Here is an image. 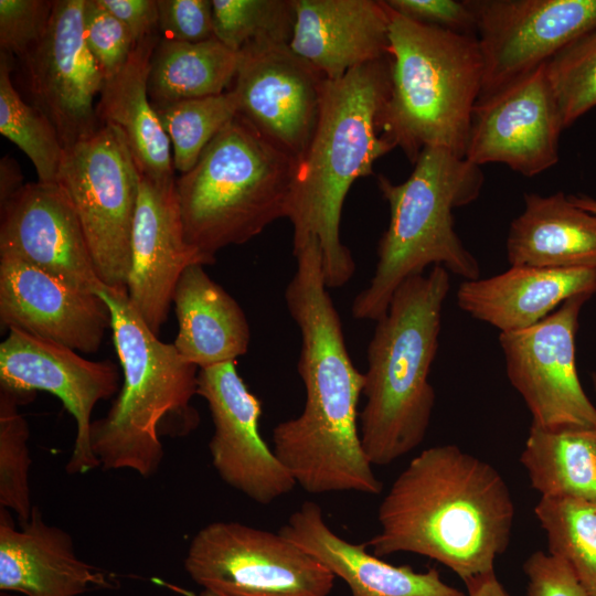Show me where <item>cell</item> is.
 <instances>
[{
	"instance_id": "obj_1",
	"label": "cell",
	"mask_w": 596,
	"mask_h": 596,
	"mask_svg": "<svg viewBox=\"0 0 596 596\" xmlns=\"http://www.w3.org/2000/svg\"><path fill=\"white\" fill-rule=\"evenodd\" d=\"M292 253L296 270L285 301L301 334L297 370L306 401L297 417L275 426L273 450L296 485L309 493L379 494L383 483L363 450L358 428L364 375L349 355L324 281L320 244L310 237Z\"/></svg>"
},
{
	"instance_id": "obj_2",
	"label": "cell",
	"mask_w": 596,
	"mask_h": 596,
	"mask_svg": "<svg viewBox=\"0 0 596 596\" xmlns=\"http://www.w3.org/2000/svg\"><path fill=\"white\" fill-rule=\"evenodd\" d=\"M366 543L377 557L408 552L462 582L494 571L509 545L514 503L500 472L456 445L424 449L393 481Z\"/></svg>"
},
{
	"instance_id": "obj_3",
	"label": "cell",
	"mask_w": 596,
	"mask_h": 596,
	"mask_svg": "<svg viewBox=\"0 0 596 596\" xmlns=\"http://www.w3.org/2000/svg\"><path fill=\"white\" fill-rule=\"evenodd\" d=\"M391 91V60L360 65L339 79H326L312 138L295 161L286 217L294 228L292 249L318 240L328 288L353 276L351 252L340 240V221L353 182L370 175L373 163L393 149L380 119Z\"/></svg>"
},
{
	"instance_id": "obj_4",
	"label": "cell",
	"mask_w": 596,
	"mask_h": 596,
	"mask_svg": "<svg viewBox=\"0 0 596 596\" xmlns=\"http://www.w3.org/2000/svg\"><path fill=\"white\" fill-rule=\"evenodd\" d=\"M449 289V272L433 266L427 275L405 279L376 320L363 373L366 401L359 415L362 447L372 465H389L425 438L435 405L428 376Z\"/></svg>"
},
{
	"instance_id": "obj_5",
	"label": "cell",
	"mask_w": 596,
	"mask_h": 596,
	"mask_svg": "<svg viewBox=\"0 0 596 596\" xmlns=\"http://www.w3.org/2000/svg\"><path fill=\"white\" fill-rule=\"evenodd\" d=\"M96 294L110 311L124 382L107 414L92 422L91 448L104 470L129 469L149 478L164 456L160 437L185 436L200 423L191 404L199 368L187 362L173 343L159 340L126 290L103 285Z\"/></svg>"
},
{
	"instance_id": "obj_6",
	"label": "cell",
	"mask_w": 596,
	"mask_h": 596,
	"mask_svg": "<svg viewBox=\"0 0 596 596\" xmlns=\"http://www.w3.org/2000/svg\"><path fill=\"white\" fill-rule=\"evenodd\" d=\"M483 181L479 166L441 147L424 148L402 183L379 175L390 222L377 245L374 275L353 300L355 319H380L397 287L429 265L464 280L480 278L477 258L455 231L453 210L473 202Z\"/></svg>"
},
{
	"instance_id": "obj_7",
	"label": "cell",
	"mask_w": 596,
	"mask_h": 596,
	"mask_svg": "<svg viewBox=\"0 0 596 596\" xmlns=\"http://www.w3.org/2000/svg\"><path fill=\"white\" fill-rule=\"evenodd\" d=\"M387 9L391 91L380 119L382 137L413 164L426 147L465 158L483 77L477 38Z\"/></svg>"
},
{
	"instance_id": "obj_8",
	"label": "cell",
	"mask_w": 596,
	"mask_h": 596,
	"mask_svg": "<svg viewBox=\"0 0 596 596\" xmlns=\"http://www.w3.org/2000/svg\"><path fill=\"white\" fill-rule=\"evenodd\" d=\"M295 161L237 114L175 180L188 244L211 265L286 217Z\"/></svg>"
},
{
	"instance_id": "obj_9",
	"label": "cell",
	"mask_w": 596,
	"mask_h": 596,
	"mask_svg": "<svg viewBox=\"0 0 596 596\" xmlns=\"http://www.w3.org/2000/svg\"><path fill=\"white\" fill-rule=\"evenodd\" d=\"M56 183L78 216L100 281L126 290L139 170L123 130L104 124L65 148Z\"/></svg>"
},
{
	"instance_id": "obj_10",
	"label": "cell",
	"mask_w": 596,
	"mask_h": 596,
	"mask_svg": "<svg viewBox=\"0 0 596 596\" xmlns=\"http://www.w3.org/2000/svg\"><path fill=\"white\" fill-rule=\"evenodd\" d=\"M184 568L222 596H328L336 576L278 532L215 521L191 540Z\"/></svg>"
},
{
	"instance_id": "obj_11",
	"label": "cell",
	"mask_w": 596,
	"mask_h": 596,
	"mask_svg": "<svg viewBox=\"0 0 596 596\" xmlns=\"http://www.w3.org/2000/svg\"><path fill=\"white\" fill-rule=\"evenodd\" d=\"M589 296H574L522 331L499 334L508 379L524 400L532 424L544 429L596 428V407L579 382L575 337Z\"/></svg>"
},
{
	"instance_id": "obj_12",
	"label": "cell",
	"mask_w": 596,
	"mask_h": 596,
	"mask_svg": "<svg viewBox=\"0 0 596 596\" xmlns=\"http://www.w3.org/2000/svg\"><path fill=\"white\" fill-rule=\"evenodd\" d=\"M476 25L483 77L493 95L547 63L596 25V0H466Z\"/></svg>"
},
{
	"instance_id": "obj_13",
	"label": "cell",
	"mask_w": 596,
	"mask_h": 596,
	"mask_svg": "<svg viewBox=\"0 0 596 596\" xmlns=\"http://www.w3.org/2000/svg\"><path fill=\"white\" fill-rule=\"evenodd\" d=\"M119 386V372L111 361L84 359L63 344L11 329L0 344V387L25 403L36 391L53 394L76 423L68 475L100 467L91 448L92 413L99 401L110 398Z\"/></svg>"
},
{
	"instance_id": "obj_14",
	"label": "cell",
	"mask_w": 596,
	"mask_h": 596,
	"mask_svg": "<svg viewBox=\"0 0 596 596\" xmlns=\"http://www.w3.org/2000/svg\"><path fill=\"white\" fill-rule=\"evenodd\" d=\"M324 81L289 44L252 42L238 51L228 91L236 96L238 115L297 160L315 132Z\"/></svg>"
},
{
	"instance_id": "obj_15",
	"label": "cell",
	"mask_w": 596,
	"mask_h": 596,
	"mask_svg": "<svg viewBox=\"0 0 596 596\" xmlns=\"http://www.w3.org/2000/svg\"><path fill=\"white\" fill-rule=\"evenodd\" d=\"M85 0H54L47 30L21 63L33 106L55 126L64 149L100 126L94 106L105 78L85 41Z\"/></svg>"
},
{
	"instance_id": "obj_16",
	"label": "cell",
	"mask_w": 596,
	"mask_h": 596,
	"mask_svg": "<svg viewBox=\"0 0 596 596\" xmlns=\"http://www.w3.org/2000/svg\"><path fill=\"white\" fill-rule=\"evenodd\" d=\"M545 65L477 100L467 161L479 167L503 163L525 177L558 162V139L564 127Z\"/></svg>"
},
{
	"instance_id": "obj_17",
	"label": "cell",
	"mask_w": 596,
	"mask_h": 596,
	"mask_svg": "<svg viewBox=\"0 0 596 596\" xmlns=\"http://www.w3.org/2000/svg\"><path fill=\"white\" fill-rule=\"evenodd\" d=\"M196 394L211 412L212 464L230 487L259 504L289 493L296 482L258 430L262 403L237 372L235 361L199 369Z\"/></svg>"
},
{
	"instance_id": "obj_18",
	"label": "cell",
	"mask_w": 596,
	"mask_h": 596,
	"mask_svg": "<svg viewBox=\"0 0 596 596\" xmlns=\"http://www.w3.org/2000/svg\"><path fill=\"white\" fill-rule=\"evenodd\" d=\"M0 258L33 266L83 291L104 285L81 222L57 183H24L1 206Z\"/></svg>"
},
{
	"instance_id": "obj_19",
	"label": "cell",
	"mask_w": 596,
	"mask_h": 596,
	"mask_svg": "<svg viewBox=\"0 0 596 596\" xmlns=\"http://www.w3.org/2000/svg\"><path fill=\"white\" fill-rule=\"evenodd\" d=\"M192 264L209 265L185 240L175 181L159 183L139 172L126 292L155 334L167 321L181 274Z\"/></svg>"
},
{
	"instance_id": "obj_20",
	"label": "cell",
	"mask_w": 596,
	"mask_h": 596,
	"mask_svg": "<svg viewBox=\"0 0 596 596\" xmlns=\"http://www.w3.org/2000/svg\"><path fill=\"white\" fill-rule=\"evenodd\" d=\"M0 322L8 330L94 353L110 329L105 300L20 260L0 258Z\"/></svg>"
},
{
	"instance_id": "obj_21",
	"label": "cell",
	"mask_w": 596,
	"mask_h": 596,
	"mask_svg": "<svg viewBox=\"0 0 596 596\" xmlns=\"http://www.w3.org/2000/svg\"><path fill=\"white\" fill-rule=\"evenodd\" d=\"M116 581L75 553L72 536L47 524L33 505L30 519L14 526L0 508V590L26 596H79L93 588H113Z\"/></svg>"
},
{
	"instance_id": "obj_22",
	"label": "cell",
	"mask_w": 596,
	"mask_h": 596,
	"mask_svg": "<svg viewBox=\"0 0 596 596\" xmlns=\"http://www.w3.org/2000/svg\"><path fill=\"white\" fill-rule=\"evenodd\" d=\"M289 46L326 79L389 55L390 17L384 1L295 0Z\"/></svg>"
},
{
	"instance_id": "obj_23",
	"label": "cell",
	"mask_w": 596,
	"mask_h": 596,
	"mask_svg": "<svg viewBox=\"0 0 596 596\" xmlns=\"http://www.w3.org/2000/svg\"><path fill=\"white\" fill-rule=\"evenodd\" d=\"M278 533L318 560L349 586L351 596H465L445 583L439 572H416L409 565L395 566L336 534L324 521L321 508L305 501Z\"/></svg>"
},
{
	"instance_id": "obj_24",
	"label": "cell",
	"mask_w": 596,
	"mask_h": 596,
	"mask_svg": "<svg viewBox=\"0 0 596 596\" xmlns=\"http://www.w3.org/2000/svg\"><path fill=\"white\" fill-rule=\"evenodd\" d=\"M595 292L596 268L510 266L489 278L464 280L456 298L469 316L507 333L531 328L574 296Z\"/></svg>"
},
{
	"instance_id": "obj_25",
	"label": "cell",
	"mask_w": 596,
	"mask_h": 596,
	"mask_svg": "<svg viewBox=\"0 0 596 596\" xmlns=\"http://www.w3.org/2000/svg\"><path fill=\"white\" fill-rule=\"evenodd\" d=\"M203 266L192 264L183 270L172 299L178 320L173 344L199 369L235 361L247 352L251 340L244 311Z\"/></svg>"
},
{
	"instance_id": "obj_26",
	"label": "cell",
	"mask_w": 596,
	"mask_h": 596,
	"mask_svg": "<svg viewBox=\"0 0 596 596\" xmlns=\"http://www.w3.org/2000/svg\"><path fill=\"white\" fill-rule=\"evenodd\" d=\"M510 266L596 268V215L563 192L524 194V210L507 236Z\"/></svg>"
},
{
	"instance_id": "obj_27",
	"label": "cell",
	"mask_w": 596,
	"mask_h": 596,
	"mask_svg": "<svg viewBox=\"0 0 596 596\" xmlns=\"http://www.w3.org/2000/svg\"><path fill=\"white\" fill-rule=\"evenodd\" d=\"M159 34L139 41L125 66L105 81L95 111L99 125L119 127L140 173L159 183L175 181L170 140L148 95Z\"/></svg>"
},
{
	"instance_id": "obj_28",
	"label": "cell",
	"mask_w": 596,
	"mask_h": 596,
	"mask_svg": "<svg viewBox=\"0 0 596 596\" xmlns=\"http://www.w3.org/2000/svg\"><path fill=\"white\" fill-rule=\"evenodd\" d=\"M520 462L541 497L596 502V428L531 425Z\"/></svg>"
},
{
	"instance_id": "obj_29",
	"label": "cell",
	"mask_w": 596,
	"mask_h": 596,
	"mask_svg": "<svg viewBox=\"0 0 596 596\" xmlns=\"http://www.w3.org/2000/svg\"><path fill=\"white\" fill-rule=\"evenodd\" d=\"M238 52L215 36L199 43L160 38L148 77L151 104L220 95L230 89Z\"/></svg>"
},
{
	"instance_id": "obj_30",
	"label": "cell",
	"mask_w": 596,
	"mask_h": 596,
	"mask_svg": "<svg viewBox=\"0 0 596 596\" xmlns=\"http://www.w3.org/2000/svg\"><path fill=\"white\" fill-rule=\"evenodd\" d=\"M534 514L549 553L571 567L588 596H596V502L541 497Z\"/></svg>"
},
{
	"instance_id": "obj_31",
	"label": "cell",
	"mask_w": 596,
	"mask_h": 596,
	"mask_svg": "<svg viewBox=\"0 0 596 596\" xmlns=\"http://www.w3.org/2000/svg\"><path fill=\"white\" fill-rule=\"evenodd\" d=\"M10 57L0 52V132L29 157L40 182L56 183L63 143L47 116L14 88Z\"/></svg>"
},
{
	"instance_id": "obj_32",
	"label": "cell",
	"mask_w": 596,
	"mask_h": 596,
	"mask_svg": "<svg viewBox=\"0 0 596 596\" xmlns=\"http://www.w3.org/2000/svg\"><path fill=\"white\" fill-rule=\"evenodd\" d=\"M152 106L172 146L173 168L181 174L195 164L204 148L238 114L232 91Z\"/></svg>"
},
{
	"instance_id": "obj_33",
	"label": "cell",
	"mask_w": 596,
	"mask_h": 596,
	"mask_svg": "<svg viewBox=\"0 0 596 596\" xmlns=\"http://www.w3.org/2000/svg\"><path fill=\"white\" fill-rule=\"evenodd\" d=\"M214 36L238 52L252 42L290 44L295 0H212Z\"/></svg>"
},
{
	"instance_id": "obj_34",
	"label": "cell",
	"mask_w": 596,
	"mask_h": 596,
	"mask_svg": "<svg viewBox=\"0 0 596 596\" xmlns=\"http://www.w3.org/2000/svg\"><path fill=\"white\" fill-rule=\"evenodd\" d=\"M25 402L0 387V508L13 511L20 525L29 521L33 505L30 498L28 447L29 426L19 406Z\"/></svg>"
},
{
	"instance_id": "obj_35",
	"label": "cell",
	"mask_w": 596,
	"mask_h": 596,
	"mask_svg": "<svg viewBox=\"0 0 596 596\" xmlns=\"http://www.w3.org/2000/svg\"><path fill=\"white\" fill-rule=\"evenodd\" d=\"M563 127L596 106V25L581 34L545 65Z\"/></svg>"
},
{
	"instance_id": "obj_36",
	"label": "cell",
	"mask_w": 596,
	"mask_h": 596,
	"mask_svg": "<svg viewBox=\"0 0 596 596\" xmlns=\"http://www.w3.org/2000/svg\"><path fill=\"white\" fill-rule=\"evenodd\" d=\"M83 24L86 44L105 81L114 77L137 44L132 34L99 0H85Z\"/></svg>"
},
{
	"instance_id": "obj_37",
	"label": "cell",
	"mask_w": 596,
	"mask_h": 596,
	"mask_svg": "<svg viewBox=\"0 0 596 596\" xmlns=\"http://www.w3.org/2000/svg\"><path fill=\"white\" fill-rule=\"evenodd\" d=\"M51 0H0V52L23 60L44 36Z\"/></svg>"
},
{
	"instance_id": "obj_38",
	"label": "cell",
	"mask_w": 596,
	"mask_h": 596,
	"mask_svg": "<svg viewBox=\"0 0 596 596\" xmlns=\"http://www.w3.org/2000/svg\"><path fill=\"white\" fill-rule=\"evenodd\" d=\"M162 38L199 43L214 38L211 0H157Z\"/></svg>"
},
{
	"instance_id": "obj_39",
	"label": "cell",
	"mask_w": 596,
	"mask_h": 596,
	"mask_svg": "<svg viewBox=\"0 0 596 596\" xmlns=\"http://www.w3.org/2000/svg\"><path fill=\"white\" fill-rule=\"evenodd\" d=\"M384 2L394 12L409 20L476 36L475 19L466 0H386Z\"/></svg>"
},
{
	"instance_id": "obj_40",
	"label": "cell",
	"mask_w": 596,
	"mask_h": 596,
	"mask_svg": "<svg viewBox=\"0 0 596 596\" xmlns=\"http://www.w3.org/2000/svg\"><path fill=\"white\" fill-rule=\"evenodd\" d=\"M526 596H588L571 567L560 557L536 551L523 563Z\"/></svg>"
},
{
	"instance_id": "obj_41",
	"label": "cell",
	"mask_w": 596,
	"mask_h": 596,
	"mask_svg": "<svg viewBox=\"0 0 596 596\" xmlns=\"http://www.w3.org/2000/svg\"><path fill=\"white\" fill-rule=\"evenodd\" d=\"M132 34L136 43L159 34V11L157 0H99Z\"/></svg>"
},
{
	"instance_id": "obj_42",
	"label": "cell",
	"mask_w": 596,
	"mask_h": 596,
	"mask_svg": "<svg viewBox=\"0 0 596 596\" xmlns=\"http://www.w3.org/2000/svg\"><path fill=\"white\" fill-rule=\"evenodd\" d=\"M23 175L15 160L4 156L0 162V207L23 185Z\"/></svg>"
},
{
	"instance_id": "obj_43",
	"label": "cell",
	"mask_w": 596,
	"mask_h": 596,
	"mask_svg": "<svg viewBox=\"0 0 596 596\" xmlns=\"http://www.w3.org/2000/svg\"><path fill=\"white\" fill-rule=\"evenodd\" d=\"M468 596H510L494 571L465 582Z\"/></svg>"
},
{
	"instance_id": "obj_44",
	"label": "cell",
	"mask_w": 596,
	"mask_h": 596,
	"mask_svg": "<svg viewBox=\"0 0 596 596\" xmlns=\"http://www.w3.org/2000/svg\"><path fill=\"white\" fill-rule=\"evenodd\" d=\"M568 199L576 206L596 215V199L586 194L568 195Z\"/></svg>"
},
{
	"instance_id": "obj_45",
	"label": "cell",
	"mask_w": 596,
	"mask_h": 596,
	"mask_svg": "<svg viewBox=\"0 0 596 596\" xmlns=\"http://www.w3.org/2000/svg\"><path fill=\"white\" fill-rule=\"evenodd\" d=\"M161 584L167 585L169 588H171V589H173L175 592H179V593L183 594L184 596H222L220 594L212 593V592L204 590V589H203V592L200 593V595H194L193 593L181 589V588H179V587H177L174 585H169V584L163 583V582H161Z\"/></svg>"
},
{
	"instance_id": "obj_46",
	"label": "cell",
	"mask_w": 596,
	"mask_h": 596,
	"mask_svg": "<svg viewBox=\"0 0 596 596\" xmlns=\"http://www.w3.org/2000/svg\"><path fill=\"white\" fill-rule=\"evenodd\" d=\"M0 596H17L12 592L0 590Z\"/></svg>"
},
{
	"instance_id": "obj_47",
	"label": "cell",
	"mask_w": 596,
	"mask_h": 596,
	"mask_svg": "<svg viewBox=\"0 0 596 596\" xmlns=\"http://www.w3.org/2000/svg\"><path fill=\"white\" fill-rule=\"evenodd\" d=\"M592 382H593V386H594V390H595V393H596V372L592 373Z\"/></svg>"
}]
</instances>
